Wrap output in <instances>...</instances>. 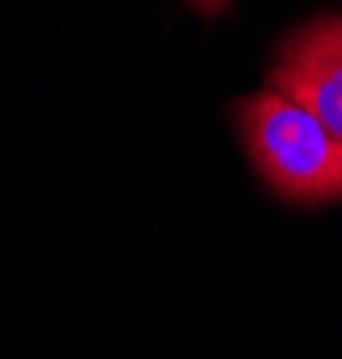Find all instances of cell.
<instances>
[{
  "instance_id": "2",
  "label": "cell",
  "mask_w": 342,
  "mask_h": 359,
  "mask_svg": "<svg viewBox=\"0 0 342 359\" xmlns=\"http://www.w3.org/2000/svg\"><path fill=\"white\" fill-rule=\"evenodd\" d=\"M271 86L342 139V15L314 18L278 46Z\"/></svg>"
},
{
  "instance_id": "1",
  "label": "cell",
  "mask_w": 342,
  "mask_h": 359,
  "mask_svg": "<svg viewBox=\"0 0 342 359\" xmlns=\"http://www.w3.org/2000/svg\"><path fill=\"white\" fill-rule=\"evenodd\" d=\"M235 125L257 175L296 207L342 199V139L275 89L235 104Z\"/></svg>"
},
{
  "instance_id": "3",
  "label": "cell",
  "mask_w": 342,
  "mask_h": 359,
  "mask_svg": "<svg viewBox=\"0 0 342 359\" xmlns=\"http://www.w3.org/2000/svg\"><path fill=\"white\" fill-rule=\"evenodd\" d=\"M185 4H189L192 11L207 15V18H218V15L232 11V0H185Z\"/></svg>"
}]
</instances>
